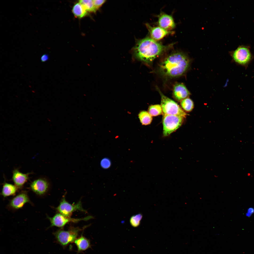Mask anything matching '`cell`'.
I'll use <instances>...</instances> for the list:
<instances>
[{
	"label": "cell",
	"mask_w": 254,
	"mask_h": 254,
	"mask_svg": "<svg viewBox=\"0 0 254 254\" xmlns=\"http://www.w3.org/2000/svg\"><path fill=\"white\" fill-rule=\"evenodd\" d=\"M190 93L183 83H178L174 86L173 91V97L176 100L181 101L189 96Z\"/></svg>",
	"instance_id": "11"
},
{
	"label": "cell",
	"mask_w": 254,
	"mask_h": 254,
	"mask_svg": "<svg viewBox=\"0 0 254 254\" xmlns=\"http://www.w3.org/2000/svg\"><path fill=\"white\" fill-rule=\"evenodd\" d=\"M158 17L159 26L169 31L175 28V24L171 15L161 12Z\"/></svg>",
	"instance_id": "9"
},
{
	"label": "cell",
	"mask_w": 254,
	"mask_h": 254,
	"mask_svg": "<svg viewBox=\"0 0 254 254\" xmlns=\"http://www.w3.org/2000/svg\"><path fill=\"white\" fill-rule=\"evenodd\" d=\"M30 202L28 196L26 192H22L14 197L10 201V206L14 209L22 208L26 203Z\"/></svg>",
	"instance_id": "13"
},
{
	"label": "cell",
	"mask_w": 254,
	"mask_h": 254,
	"mask_svg": "<svg viewBox=\"0 0 254 254\" xmlns=\"http://www.w3.org/2000/svg\"><path fill=\"white\" fill-rule=\"evenodd\" d=\"M17 188L15 185L5 183L2 187L1 194L4 197L14 195L16 193Z\"/></svg>",
	"instance_id": "16"
},
{
	"label": "cell",
	"mask_w": 254,
	"mask_h": 254,
	"mask_svg": "<svg viewBox=\"0 0 254 254\" xmlns=\"http://www.w3.org/2000/svg\"><path fill=\"white\" fill-rule=\"evenodd\" d=\"M74 242L77 248V254L82 252L91 247V246L89 240L82 235L77 238Z\"/></svg>",
	"instance_id": "15"
},
{
	"label": "cell",
	"mask_w": 254,
	"mask_h": 254,
	"mask_svg": "<svg viewBox=\"0 0 254 254\" xmlns=\"http://www.w3.org/2000/svg\"><path fill=\"white\" fill-rule=\"evenodd\" d=\"M100 164L102 167L104 169H107L111 166V162L109 159L104 158L101 160Z\"/></svg>",
	"instance_id": "23"
},
{
	"label": "cell",
	"mask_w": 254,
	"mask_h": 254,
	"mask_svg": "<svg viewBox=\"0 0 254 254\" xmlns=\"http://www.w3.org/2000/svg\"><path fill=\"white\" fill-rule=\"evenodd\" d=\"M148 112L152 116H156L163 114L161 105H152L149 107Z\"/></svg>",
	"instance_id": "21"
},
{
	"label": "cell",
	"mask_w": 254,
	"mask_h": 254,
	"mask_svg": "<svg viewBox=\"0 0 254 254\" xmlns=\"http://www.w3.org/2000/svg\"><path fill=\"white\" fill-rule=\"evenodd\" d=\"M231 55L233 60L236 64L246 68L253 59L249 49L243 46L238 48L232 52Z\"/></svg>",
	"instance_id": "6"
},
{
	"label": "cell",
	"mask_w": 254,
	"mask_h": 254,
	"mask_svg": "<svg viewBox=\"0 0 254 254\" xmlns=\"http://www.w3.org/2000/svg\"><path fill=\"white\" fill-rule=\"evenodd\" d=\"M86 226L82 228L78 227H71L67 230L60 229L53 233L57 242L64 248L69 244L74 242L77 238L79 233L84 230Z\"/></svg>",
	"instance_id": "3"
},
{
	"label": "cell",
	"mask_w": 254,
	"mask_h": 254,
	"mask_svg": "<svg viewBox=\"0 0 254 254\" xmlns=\"http://www.w3.org/2000/svg\"><path fill=\"white\" fill-rule=\"evenodd\" d=\"M191 60L185 53L175 52L168 55L158 64L157 72L166 79L177 78L184 75L190 66Z\"/></svg>",
	"instance_id": "1"
},
{
	"label": "cell",
	"mask_w": 254,
	"mask_h": 254,
	"mask_svg": "<svg viewBox=\"0 0 254 254\" xmlns=\"http://www.w3.org/2000/svg\"><path fill=\"white\" fill-rule=\"evenodd\" d=\"M180 104L183 108L186 111L189 112L192 111L194 107V103L192 100L189 98H185L180 101Z\"/></svg>",
	"instance_id": "20"
},
{
	"label": "cell",
	"mask_w": 254,
	"mask_h": 254,
	"mask_svg": "<svg viewBox=\"0 0 254 254\" xmlns=\"http://www.w3.org/2000/svg\"><path fill=\"white\" fill-rule=\"evenodd\" d=\"M163 115V134L164 136L166 137L181 126L184 118L176 115Z\"/></svg>",
	"instance_id": "5"
},
{
	"label": "cell",
	"mask_w": 254,
	"mask_h": 254,
	"mask_svg": "<svg viewBox=\"0 0 254 254\" xmlns=\"http://www.w3.org/2000/svg\"><path fill=\"white\" fill-rule=\"evenodd\" d=\"M156 89L161 96L163 115H176L186 118L187 114L176 102L163 95L157 86L156 87Z\"/></svg>",
	"instance_id": "4"
},
{
	"label": "cell",
	"mask_w": 254,
	"mask_h": 254,
	"mask_svg": "<svg viewBox=\"0 0 254 254\" xmlns=\"http://www.w3.org/2000/svg\"><path fill=\"white\" fill-rule=\"evenodd\" d=\"M173 44L164 45L150 37L137 40L133 49L134 57L148 65L156 58L172 48Z\"/></svg>",
	"instance_id": "2"
},
{
	"label": "cell",
	"mask_w": 254,
	"mask_h": 254,
	"mask_svg": "<svg viewBox=\"0 0 254 254\" xmlns=\"http://www.w3.org/2000/svg\"><path fill=\"white\" fill-rule=\"evenodd\" d=\"M254 213V208L250 207L248 208L246 213L245 215L246 217H249Z\"/></svg>",
	"instance_id": "25"
},
{
	"label": "cell",
	"mask_w": 254,
	"mask_h": 254,
	"mask_svg": "<svg viewBox=\"0 0 254 254\" xmlns=\"http://www.w3.org/2000/svg\"><path fill=\"white\" fill-rule=\"evenodd\" d=\"M47 217L51 223L49 227L56 226L61 228H63L70 222L76 223L82 221H87L94 218L91 216H88L82 218H72L65 216L60 213H56L52 217L47 216Z\"/></svg>",
	"instance_id": "8"
},
{
	"label": "cell",
	"mask_w": 254,
	"mask_h": 254,
	"mask_svg": "<svg viewBox=\"0 0 254 254\" xmlns=\"http://www.w3.org/2000/svg\"><path fill=\"white\" fill-rule=\"evenodd\" d=\"M138 116L141 124L143 125L150 124L152 120V117L149 113L145 111H140Z\"/></svg>",
	"instance_id": "18"
},
{
	"label": "cell",
	"mask_w": 254,
	"mask_h": 254,
	"mask_svg": "<svg viewBox=\"0 0 254 254\" xmlns=\"http://www.w3.org/2000/svg\"><path fill=\"white\" fill-rule=\"evenodd\" d=\"M106 0H93L94 7L97 10L105 2Z\"/></svg>",
	"instance_id": "24"
},
{
	"label": "cell",
	"mask_w": 254,
	"mask_h": 254,
	"mask_svg": "<svg viewBox=\"0 0 254 254\" xmlns=\"http://www.w3.org/2000/svg\"><path fill=\"white\" fill-rule=\"evenodd\" d=\"M55 209L64 216L70 217L72 213L76 211L87 212V211L82 207L80 200L75 204H71L66 200L64 196L63 197L59 206Z\"/></svg>",
	"instance_id": "7"
},
{
	"label": "cell",
	"mask_w": 254,
	"mask_h": 254,
	"mask_svg": "<svg viewBox=\"0 0 254 254\" xmlns=\"http://www.w3.org/2000/svg\"><path fill=\"white\" fill-rule=\"evenodd\" d=\"M72 11L75 17L81 18L85 16L87 12L79 2L75 3L72 7Z\"/></svg>",
	"instance_id": "17"
},
{
	"label": "cell",
	"mask_w": 254,
	"mask_h": 254,
	"mask_svg": "<svg viewBox=\"0 0 254 254\" xmlns=\"http://www.w3.org/2000/svg\"><path fill=\"white\" fill-rule=\"evenodd\" d=\"M30 188L36 194L42 195L47 192L49 188V183L45 179H39L35 180L31 183Z\"/></svg>",
	"instance_id": "12"
},
{
	"label": "cell",
	"mask_w": 254,
	"mask_h": 254,
	"mask_svg": "<svg viewBox=\"0 0 254 254\" xmlns=\"http://www.w3.org/2000/svg\"><path fill=\"white\" fill-rule=\"evenodd\" d=\"M145 24L150 36V37L156 41L162 39L166 36L171 34L173 32L159 26L153 27L148 23H146Z\"/></svg>",
	"instance_id": "10"
},
{
	"label": "cell",
	"mask_w": 254,
	"mask_h": 254,
	"mask_svg": "<svg viewBox=\"0 0 254 254\" xmlns=\"http://www.w3.org/2000/svg\"><path fill=\"white\" fill-rule=\"evenodd\" d=\"M79 2L82 4L87 12L95 13L97 11L94 7L93 0H81Z\"/></svg>",
	"instance_id": "19"
},
{
	"label": "cell",
	"mask_w": 254,
	"mask_h": 254,
	"mask_svg": "<svg viewBox=\"0 0 254 254\" xmlns=\"http://www.w3.org/2000/svg\"><path fill=\"white\" fill-rule=\"evenodd\" d=\"M142 217V215L140 214L132 216L130 219V223L131 226L134 227L139 226Z\"/></svg>",
	"instance_id": "22"
},
{
	"label": "cell",
	"mask_w": 254,
	"mask_h": 254,
	"mask_svg": "<svg viewBox=\"0 0 254 254\" xmlns=\"http://www.w3.org/2000/svg\"><path fill=\"white\" fill-rule=\"evenodd\" d=\"M48 55L46 54H43L41 57V60L42 62H44L48 60L49 59Z\"/></svg>",
	"instance_id": "26"
},
{
	"label": "cell",
	"mask_w": 254,
	"mask_h": 254,
	"mask_svg": "<svg viewBox=\"0 0 254 254\" xmlns=\"http://www.w3.org/2000/svg\"><path fill=\"white\" fill-rule=\"evenodd\" d=\"M28 179V174L22 173L17 169L13 171L12 179L15 185L18 188L22 187Z\"/></svg>",
	"instance_id": "14"
}]
</instances>
